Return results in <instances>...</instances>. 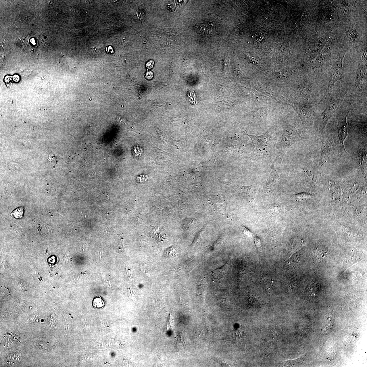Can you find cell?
<instances>
[{"instance_id":"obj_1","label":"cell","mask_w":367,"mask_h":367,"mask_svg":"<svg viewBox=\"0 0 367 367\" xmlns=\"http://www.w3.org/2000/svg\"><path fill=\"white\" fill-rule=\"evenodd\" d=\"M282 141L277 143V153L272 167L279 172L283 157L288 149L299 140V132L294 126L283 124Z\"/></svg>"},{"instance_id":"obj_2","label":"cell","mask_w":367,"mask_h":367,"mask_svg":"<svg viewBox=\"0 0 367 367\" xmlns=\"http://www.w3.org/2000/svg\"><path fill=\"white\" fill-rule=\"evenodd\" d=\"M347 92V89H344L330 97L324 111L316 115L314 120L316 124L322 135L324 134L328 122L342 103Z\"/></svg>"},{"instance_id":"obj_3","label":"cell","mask_w":367,"mask_h":367,"mask_svg":"<svg viewBox=\"0 0 367 367\" xmlns=\"http://www.w3.org/2000/svg\"><path fill=\"white\" fill-rule=\"evenodd\" d=\"M349 110V109H346L345 111L340 112L338 114L336 117L334 139L340 158L347 154L344 148V143L348 136L346 118Z\"/></svg>"},{"instance_id":"obj_4","label":"cell","mask_w":367,"mask_h":367,"mask_svg":"<svg viewBox=\"0 0 367 367\" xmlns=\"http://www.w3.org/2000/svg\"><path fill=\"white\" fill-rule=\"evenodd\" d=\"M247 135L250 137L254 148L257 151L264 152L269 149L271 146L270 139L268 132L261 136Z\"/></svg>"},{"instance_id":"obj_5","label":"cell","mask_w":367,"mask_h":367,"mask_svg":"<svg viewBox=\"0 0 367 367\" xmlns=\"http://www.w3.org/2000/svg\"><path fill=\"white\" fill-rule=\"evenodd\" d=\"M322 145L321 150V156L320 159V164L323 165L326 163L329 159L331 151V141L325 137L324 135H322Z\"/></svg>"},{"instance_id":"obj_6","label":"cell","mask_w":367,"mask_h":367,"mask_svg":"<svg viewBox=\"0 0 367 367\" xmlns=\"http://www.w3.org/2000/svg\"><path fill=\"white\" fill-rule=\"evenodd\" d=\"M328 251V249L325 247H318L315 251V256L318 260H322L326 256Z\"/></svg>"},{"instance_id":"obj_7","label":"cell","mask_w":367,"mask_h":367,"mask_svg":"<svg viewBox=\"0 0 367 367\" xmlns=\"http://www.w3.org/2000/svg\"><path fill=\"white\" fill-rule=\"evenodd\" d=\"M366 152L364 149L360 151L359 154V164L360 168L364 170L366 165Z\"/></svg>"},{"instance_id":"obj_8","label":"cell","mask_w":367,"mask_h":367,"mask_svg":"<svg viewBox=\"0 0 367 367\" xmlns=\"http://www.w3.org/2000/svg\"><path fill=\"white\" fill-rule=\"evenodd\" d=\"M320 289L319 284L318 282H314L309 287L308 292L310 295L317 294Z\"/></svg>"},{"instance_id":"obj_9","label":"cell","mask_w":367,"mask_h":367,"mask_svg":"<svg viewBox=\"0 0 367 367\" xmlns=\"http://www.w3.org/2000/svg\"><path fill=\"white\" fill-rule=\"evenodd\" d=\"M24 214V209L23 207H20L14 210L11 214L13 217L16 219L21 218L23 216Z\"/></svg>"},{"instance_id":"obj_10","label":"cell","mask_w":367,"mask_h":367,"mask_svg":"<svg viewBox=\"0 0 367 367\" xmlns=\"http://www.w3.org/2000/svg\"><path fill=\"white\" fill-rule=\"evenodd\" d=\"M313 195L307 193H301L297 194L295 195L296 198L298 200L304 201L307 200L312 197Z\"/></svg>"},{"instance_id":"obj_11","label":"cell","mask_w":367,"mask_h":367,"mask_svg":"<svg viewBox=\"0 0 367 367\" xmlns=\"http://www.w3.org/2000/svg\"><path fill=\"white\" fill-rule=\"evenodd\" d=\"M105 303L100 297L96 298L93 301V305L95 308H99L103 307Z\"/></svg>"},{"instance_id":"obj_12","label":"cell","mask_w":367,"mask_h":367,"mask_svg":"<svg viewBox=\"0 0 367 367\" xmlns=\"http://www.w3.org/2000/svg\"><path fill=\"white\" fill-rule=\"evenodd\" d=\"M300 280L299 279H297V280H294L291 283L289 287V290L290 291L293 292L295 291L297 288L299 284Z\"/></svg>"},{"instance_id":"obj_13","label":"cell","mask_w":367,"mask_h":367,"mask_svg":"<svg viewBox=\"0 0 367 367\" xmlns=\"http://www.w3.org/2000/svg\"><path fill=\"white\" fill-rule=\"evenodd\" d=\"M143 152V149L142 147L139 145H137L134 147L133 153L135 156H140L141 155Z\"/></svg>"},{"instance_id":"obj_14","label":"cell","mask_w":367,"mask_h":367,"mask_svg":"<svg viewBox=\"0 0 367 367\" xmlns=\"http://www.w3.org/2000/svg\"><path fill=\"white\" fill-rule=\"evenodd\" d=\"M241 227L242 229H243L244 234H245L248 237H249L251 238L253 237V236H254V234H253L252 232H250V231L248 230V229L246 228H245V227L243 226V225H242Z\"/></svg>"},{"instance_id":"obj_15","label":"cell","mask_w":367,"mask_h":367,"mask_svg":"<svg viewBox=\"0 0 367 367\" xmlns=\"http://www.w3.org/2000/svg\"><path fill=\"white\" fill-rule=\"evenodd\" d=\"M254 240L255 245H256L257 248H258L259 250H262V243L260 239L258 237H255Z\"/></svg>"},{"instance_id":"obj_16","label":"cell","mask_w":367,"mask_h":367,"mask_svg":"<svg viewBox=\"0 0 367 367\" xmlns=\"http://www.w3.org/2000/svg\"><path fill=\"white\" fill-rule=\"evenodd\" d=\"M153 73L151 71H148L145 74V77L148 80L151 79L153 77Z\"/></svg>"},{"instance_id":"obj_17","label":"cell","mask_w":367,"mask_h":367,"mask_svg":"<svg viewBox=\"0 0 367 367\" xmlns=\"http://www.w3.org/2000/svg\"><path fill=\"white\" fill-rule=\"evenodd\" d=\"M154 61L153 60H151L149 61L146 63V66L147 68L149 70L152 68L154 66Z\"/></svg>"},{"instance_id":"obj_18","label":"cell","mask_w":367,"mask_h":367,"mask_svg":"<svg viewBox=\"0 0 367 367\" xmlns=\"http://www.w3.org/2000/svg\"><path fill=\"white\" fill-rule=\"evenodd\" d=\"M106 51L108 53H114L113 48L111 46L107 47L106 48Z\"/></svg>"},{"instance_id":"obj_19","label":"cell","mask_w":367,"mask_h":367,"mask_svg":"<svg viewBox=\"0 0 367 367\" xmlns=\"http://www.w3.org/2000/svg\"><path fill=\"white\" fill-rule=\"evenodd\" d=\"M228 63L226 61V59H225V60L224 61V70H225V69H226L227 66H228Z\"/></svg>"}]
</instances>
